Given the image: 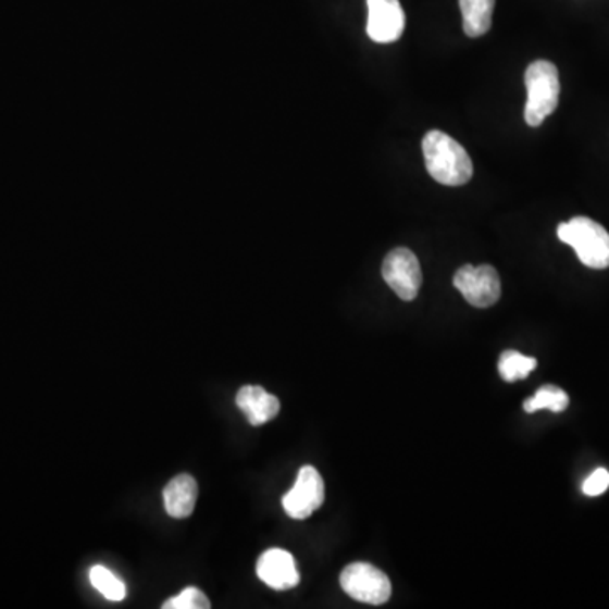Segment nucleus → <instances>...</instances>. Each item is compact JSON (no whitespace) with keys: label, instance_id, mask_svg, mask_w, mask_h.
Wrapping results in <instances>:
<instances>
[{"label":"nucleus","instance_id":"obj_7","mask_svg":"<svg viewBox=\"0 0 609 609\" xmlns=\"http://www.w3.org/2000/svg\"><path fill=\"white\" fill-rule=\"evenodd\" d=\"M324 501V480L312 465H303L300 469L295 486L282 499L285 513L294 520L312 517Z\"/></svg>","mask_w":609,"mask_h":609},{"label":"nucleus","instance_id":"obj_2","mask_svg":"<svg viewBox=\"0 0 609 609\" xmlns=\"http://www.w3.org/2000/svg\"><path fill=\"white\" fill-rule=\"evenodd\" d=\"M525 85L529 91L525 122L532 127L542 126L545 119L554 114L559 105V70L552 61H533L525 72Z\"/></svg>","mask_w":609,"mask_h":609},{"label":"nucleus","instance_id":"obj_12","mask_svg":"<svg viewBox=\"0 0 609 609\" xmlns=\"http://www.w3.org/2000/svg\"><path fill=\"white\" fill-rule=\"evenodd\" d=\"M462 12V26L469 38H481L492 29L495 0H459Z\"/></svg>","mask_w":609,"mask_h":609},{"label":"nucleus","instance_id":"obj_15","mask_svg":"<svg viewBox=\"0 0 609 609\" xmlns=\"http://www.w3.org/2000/svg\"><path fill=\"white\" fill-rule=\"evenodd\" d=\"M90 583L102 594L103 598L111 599V601H122L126 598V584L103 566L90 569Z\"/></svg>","mask_w":609,"mask_h":609},{"label":"nucleus","instance_id":"obj_9","mask_svg":"<svg viewBox=\"0 0 609 609\" xmlns=\"http://www.w3.org/2000/svg\"><path fill=\"white\" fill-rule=\"evenodd\" d=\"M256 572H258V577L271 589H294L300 584V574H298L294 556L283 548H270L259 557Z\"/></svg>","mask_w":609,"mask_h":609},{"label":"nucleus","instance_id":"obj_5","mask_svg":"<svg viewBox=\"0 0 609 609\" xmlns=\"http://www.w3.org/2000/svg\"><path fill=\"white\" fill-rule=\"evenodd\" d=\"M453 286L476 309H489L501 298V279L489 264H465L453 274Z\"/></svg>","mask_w":609,"mask_h":609},{"label":"nucleus","instance_id":"obj_4","mask_svg":"<svg viewBox=\"0 0 609 609\" xmlns=\"http://www.w3.org/2000/svg\"><path fill=\"white\" fill-rule=\"evenodd\" d=\"M340 586L356 601L383 605L391 596L388 575L368 562L350 563L340 574Z\"/></svg>","mask_w":609,"mask_h":609},{"label":"nucleus","instance_id":"obj_3","mask_svg":"<svg viewBox=\"0 0 609 609\" xmlns=\"http://www.w3.org/2000/svg\"><path fill=\"white\" fill-rule=\"evenodd\" d=\"M557 236L577 252L584 266L593 270L609 268V233L589 217H574L557 227Z\"/></svg>","mask_w":609,"mask_h":609},{"label":"nucleus","instance_id":"obj_13","mask_svg":"<svg viewBox=\"0 0 609 609\" xmlns=\"http://www.w3.org/2000/svg\"><path fill=\"white\" fill-rule=\"evenodd\" d=\"M568 407V393L554 385L542 386L532 398H526L525 403H523V410L526 413H535L538 410H550L554 413H560V411L566 410Z\"/></svg>","mask_w":609,"mask_h":609},{"label":"nucleus","instance_id":"obj_6","mask_svg":"<svg viewBox=\"0 0 609 609\" xmlns=\"http://www.w3.org/2000/svg\"><path fill=\"white\" fill-rule=\"evenodd\" d=\"M383 278L401 300H415L422 286V268L415 252L396 248L385 258Z\"/></svg>","mask_w":609,"mask_h":609},{"label":"nucleus","instance_id":"obj_10","mask_svg":"<svg viewBox=\"0 0 609 609\" xmlns=\"http://www.w3.org/2000/svg\"><path fill=\"white\" fill-rule=\"evenodd\" d=\"M236 403L251 425L259 426L276 419L279 400L261 386H243L237 393Z\"/></svg>","mask_w":609,"mask_h":609},{"label":"nucleus","instance_id":"obj_17","mask_svg":"<svg viewBox=\"0 0 609 609\" xmlns=\"http://www.w3.org/2000/svg\"><path fill=\"white\" fill-rule=\"evenodd\" d=\"M609 487V472L599 468L584 481L583 492L587 496H599Z\"/></svg>","mask_w":609,"mask_h":609},{"label":"nucleus","instance_id":"obj_8","mask_svg":"<svg viewBox=\"0 0 609 609\" xmlns=\"http://www.w3.org/2000/svg\"><path fill=\"white\" fill-rule=\"evenodd\" d=\"M368 36L374 42H395L405 30V12L400 0H368Z\"/></svg>","mask_w":609,"mask_h":609},{"label":"nucleus","instance_id":"obj_1","mask_svg":"<svg viewBox=\"0 0 609 609\" xmlns=\"http://www.w3.org/2000/svg\"><path fill=\"white\" fill-rule=\"evenodd\" d=\"M426 172L447 187H461L472 178L474 166L468 151L442 130L426 133L422 141Z\"/></svg>","mask_w":609,"mask_h":609},{"label":"nucleus","instance_id":"obj_14","mask_svg":"<svg viewBox=\"0 0 609 609\" xmlns=\"http://www.w3.org/2000/svg\"><path fill=\"white\" fill-rule=\"evenodd\" d=\"M535 368L537 359L520 355L518 350H505L498 362L499 376L507 383L525 380Z\"/></svg>","mask_w":609,"mask_h":609},{"label":"nucleus","instance_id":"obj_11","mask_svg":"<svg viewBox=\"0 0 609 609\" xmlns=\"http://www.w3.org/2000/svg\"><path fill=\"white\" fill-rule=\"evenodd\" d=\"M197 481L190 474H179L173 477L164 487L163 499L166 513L173 518H188L195 510L197 502Z\"/></svg>","mask_w":609,"mask_h":609},{"label":"nucleus","instance_id":"obj_16","mask_svg":"<svg viewBox=\"0 0 609 609\" xmlns=\"http://www.w3.org/2000/svg\"><path fill=\"white\" fill-rule=\"evenodd\" d=\"M210 601L202 591L197 587L183 589L175 598L167 599L163 609H209Z\"/></svg>","mask_w":609,"mask_h":609}]
</instances>
